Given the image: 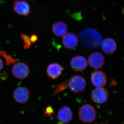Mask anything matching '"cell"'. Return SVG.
<instances>
[{
  "label": "cell",
  "mask_w": 124,
  "mask_h": 124,
  "mask_svg": "<svg viewBox=\"0 0 124 124\" xmlns=\"http://www.w3.org/2000/svg\"><path fill=\"white\" fill-rule=\"evenodd\" d=\"M68 86V82L67 80L65 81L64 82H62L61 84L56 85L53 93V97L55 96L56 94L62 91H63L64 90L66 89Z\"/></svg>",
  "instance_id": "obj_17"
},
{
  "label": "cell",
  "mask_w": 124,
  "mask_h": 124,
  "mask_svg": "<svg viewBox=\"0 0 124 124\" xmlns=\"http://www.w3.org/2000/svg\"><path fill=\"white\" fill-rule=\"evenodd\" d=\"M101 45L102 50L107 54H113L117 48V44L115 41L112 38H106L102 41Z\"/></svg>",
  "instance_id": "obj_13"
},
{
  "label": "cell",
  "mask_w": 124,
  "mask_h": 124,
  "mask_svg": "<svg viewBox=\"0 0 124 124\" xmlns=\"http://www.w3.org/2000/svg\"><path fill=\"white\" fill-rule=\"evenodd\" d=\"M108 94L107 89L103 87H97L91 92V99L97 104H103L107 101Z\"/></svg>",
  "instance_id": "obj_5"
},
{
  "label": "cell",
  "mask_w": 124,
  "mask_h": 124,
  "mask_svg": "<svg viewBox=\"0 0 124 124\" xmlns=\"http://www.w3.org/2000/svg\"><path fill=\"white\" fill-rule=\"evenodd\" d=\"M3 66H4V65H3V62H2V59L0 58V71L3 69Z\"/></svg>",
  "instance_id": "obj_21"
},
{
  "label": "cell",
  "mask_w": 124,
  "mask_h": 124,
  "mask_svg": "<svg viewBox=\"0 0 124 124\" xmlns=\"http://www.w3.org/2000/svg\"><path fill=\"white\" fill-rule=\"evenodd\" d=\"M78 116L81 121L88 124L92 123L95 120L97 117V112L92 105L86 104L80 108Z\"/></svg>",
  "instance_id": "obj_2"
},
{
  "label": "cell",
  "mask_w": 124,
  "mask_h": 124,
  "mask_svg": "<svg viewBox=\"0 0 124 124\" xmlns=\"http://www.w3.org/2000/svg\"><path fill=\"white\" fill-rule=\"evenodd\" d=\"M78 40L77 36L72 32H68L62 38L63 46L68 49H73L77 46Z\"/></svg>",
  "instance_id": "obj_10"
},
{
  "label": "cell",
  "mask_w": 124,
  "mask_h": 124,
  "mask_svg": "<svg viewBox=\"0 0 124 124\" xmlns=\"http://www.w3.org/2000/svg\"><path fill=\"white\" fill-rule=\"evenodd\" d=\"M70 64L73 70L77 72L81 71L86 68L87 62L84 57L81 55H77L72 59Z\"/></svg>",
  "instance_id": "obj_11"
},
{
  "label": "cell",
  "mask_w": 124,
  "mask_h": 124,
  "mask_svg": "<svg viewBox=\"0 0 124 124\" xmlns=\"http://www.w3.org/2000/svg\"><path fill=\"white\" fill-rule=\"evenodd\" d=\"M52 31L54 34L57 36H63L67 32L68 27L64 23H55L53 25Z\"/></svg>",
  "instance_id": "obj_15"
},
{
  "label": "cell",
  "mask_w": 124,
  "mask_h": 124,
  "mask_svg": "<svg viewBox=\"0 0 124 124\" xmlns=\"http://www.w3.org/2000/svg\"><path fill=\"white\" fill-rule=\"evenodd\" d=\"M30 96L29 90L24 86H19L14 90L13 97L16 101L24 104L28 101Z\"/></svg>",
  "instance_id": "obj_6"
},
{
  "label": "cell",
  "mask_w": 124,
  "mask_h": 124,
  "mask_svg": "<svg viewBox=\"0 0 124 124\" xmlns=\"http://www.w3.org/2000/svg\"><path fill=\"white\" fill-rule=\"evenodd\" d=\"M31 41L32 43H35L38 41V36L35 34L31 35L30 37Z\"/></svg>",
  "instance_id": "obj_20"
},
{
  "label": "cell",
  "mask_w": 124,
  "mask_h": 124,
  "mask_svg": "<svg viewBox=\"0 0 124 124\" xmlns=\"http://www.w3.org/2000/svg\"><path fill=\"white\" fill-rule=\"evenodd\" d=\"M92 84L96 87H103L107 84V79L106 74L101 71H96L91 74Z\"/></svg>",
  "instance_id": "obj_8"
},
{
  "label": "cell",
  "mask_w": 124,
  "mask_h": 124,
  "mask_svg": "<svg viewBox=\"0 0 124 124\" xmlns=\"http://www.w3.org/2000/svg\"><path fill=\"white\" fill-rule=\"evenodd\" d=\"M73 117V113L70 108L67 106H63L58 112L57 118L59 122L66 124L70 122Z\"/></svg>",
  "instance_id": "obj_12"
},
{
  "label": "cell",
  "mask_w": 124,
  "mask_h": 124,
  "mask_svg": "<svg viewBox=\"0 0 124 124\" xmlns=\"http://www.w3.org/2000/svg\"><path fill=\"white\" fill-rule=\"evenodd\" d=\"M54 113L53 108L52 107L49 106L47 107L44 112V115L46 116H52Z\"/></svg>",
  "instance_id": "obj_19"
},
{
  "label": "cell",
  "mask_w": 124,
  "mask_h": 124,
  "mask_svg": "<svg viewBox=\"0 0 124 124\" xmlns=\"http://www.w3.org/2000/svg\"><path fill=\"white\" fill-rule=\"evenodd\" d=\"M13 8L14 11L19 15L27 16L30 13V6L26 0H15Z\"/></svg>",
  "instance_id": "obj_9"
},
{
  "label": "cell",
  "mask_w": 124,
  "mask_h": 124,
  "mask_svg": "<svg viewBox=\"0 0 124 124\" xmlns=\"http://www.w3.org/2000/svg\"><path fill=\"white\" fill-rule=\"evenodd\" d=\"M62 68L60 64L56 63L49 64L46 68L48 76L53 79L59 77L62 74Z\"/></svg>",
  "instance_id": "obj_14"
},
{
  "label": "cell",
  "mask_w": 124,
  "mask_h": 124,
  "mask_svg": "<svg viewBox=\"0 0 124 124\" xmlns=\"http://www.w3.org/2000/svg\"><path fill=\"white\" fill-rule=\"evenodd\" d=\"M85 79L81 76L75 75L72 76L69 79L68 85L71 91L78 93L85 90L86 86Z\"/></svg>",
  "instance_id": "obj_3"
},
{
  "label": "cell",
  "mask_w": 124,
  "mask_h": 124,
  "mask_svg": "<svg viewBox=\"0 0 124 124\" xmlns=\"http://www.w3.org/2000/svg\"><path fill=\"white\" fill-rule=\"evenodd\" d=\"M11 72L15 77L20 80L26 78L30 73V69L27 64L23 62H19L14 64Z\"/></svg>",
  "instance_id": "obj_4"
},
{
  "label": "cell",
  "mask_w": 124,
  "mask_h": 124,
  "mask_svg": "<svg viewBox=\"0 0 124 124\" xmlns=\"http://www.w3.org/2000/svg\"><path fill=\"white\" fill-rule=\"evenodd\" d=\"M95 124H106L104 123H96Z\"/></svg>",
  "instance_id": "obj_22"
},
{
  "label": "cell",
  "mask_w": 124,
  "mask_h": 124,
  "mask_svg": "<svg viewBox=\"0 0 124 124\" xmlns=\"http://www.w3.org/2000/svg\"><path fill=\"white\" fill-rule=\"evenodd\" d=\"M0 55L5 59L6 61V63L7 66L14 64L17 62V60L16 59L12 57L11 55L8 54L4 50L0 51Z\"/></svg>",
  "instance_id": "obj_16"
},
{
  "label": "cell",
  "mask_w": 124,
  "mask_h": 124,
  "mask_svg": "<svg viewBox=\"0 0 124 124\" xmlns=\"http://www.w3.org/2000/svg\"><path fill=\"white\" fill-rule=\"evenodd\" d=\"M80 43L86 48L95 49L98 48L102 42V37L97 31L88 28L81 31L78 34Z\"/></svg>",
  "instance_id": "obj_1"
},
{
  "label": "cell",
  "mask_w": 124,
  "mask_h": 124,
  "mask_svg": "<svg viewBox=\"0 0 124 124\" xmlns=\"http://www.w3.org/2000/svg\"><path fill=\"white\" fill-rule=\"evenodd\" d=\"M88 62L90 67L95 69L102 68L105 64L104 56L99 52H93L90 54L88 58Z\"/></svg>",
  "instance_id": "obj_7"
},
{
  "label": "cell",
  "mask_w": 124,
  "mask_h": 124,
  "mask_svg": "<svg viewBox=\"0 0 124 124\" xmlns=\"http://www.w3.org/2000/svg\"><path fill=\"white\" fill-rule=\"evenodd\" d=\"M20 37L24 42L23 47L24 48L27 49L30 48L31 45V42L29 37L26 34H22L20 36Z\"/></svg>",
  "instance_id": "obj_18"
}]
</instances>
